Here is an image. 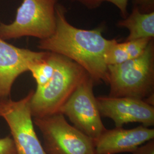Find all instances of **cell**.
Returning a JSON list of instances; mask_svg holds the SVG:
<instances>
[{"mask_svg":"<svg viewBox=\"0 0 154 154\" xmlns=\"http://www.w3.org/2000/svg\"><path fill=\"white\" fill-rule=\"evenodd\" d=\"M57 25L54 33L40 40L38 48L45 51L60 54L83 67L94 83H107L106 52L111 39L102 35V27L91 30L76 28L67 21L63 6H56Z\"/></svg>","mask_w":154,"mask_h":154,"instance_id":"1","label":"cell"},{"mask_svg":"<svg viewBox=\"0 0 154 154\" xmlns=\"http://www.w3.org/2000/svg\"><path fill=\"white\" fill-rule=\"evenodd\" d=\"M107 83L110 97L141 99L154 105V39L140 57L107 66Z\"/></svg>","mask_w":154,"mask_h":154,"instance_id":"2","label":"cell"},{"mask_svg":"<svg viewBox=\"0 0 154 154\" xmlns=\"http://www.w3.org/2000/svg\"><path fill=\"white\" fill-rule=\"evenodd\" d=\"M53 53V75L44 86L36 88L30 100L33 118H42L58 113L79 83L89 75L75 62L63 55Z\"/></svg>","mask_w":154,"mask_h":154,"instance_id":"3","label":"cell"},{"mask_svg":"<svg viewBox=\"0 0 154 154\" xmlns=\"http://www.w3.org/2000/svg\"><path fill=\"white\" fill-rule=\"evenodd\" d=\"M58 0H23L13 22L0 23V38L11 39L33 37L48 38L55 31Z\"/></svg>","mask_w":154,"mask_h":154,"instance_id":"4","label":"cell"},{"mask_svg":"<svg viewBox=\"0 0 154 154\" xmlns=\"http://www.w3.org/2000/svg\"><path fill=\"white\" fill-rule=\"evenodd\" d=\"M33 118L47 154H95L94 139L70 125L62 114Z\"/></svg>","mask_w":154,"mask_h":154,"instance_id":"5","label":"cell"},{"mask_svg":"<svg viewBox=\"0 0 154 154\" xmlns=\"http://www.w3.org/2000/svg\"><path fill=\"white\" fill-rule=\"evenodd\" d=\"M33 92L18 100L0 99V117L9 126L18 154H47L34 127L30 109Z\"/></svg>","mask_w":154,"mask_h":154,"instance_id":"6","label":"cell"},{"mask_svg":"<svg viewBox=\"0 0 154 154\" xmlns=\"http://www.w3.org/2000/svg\"><path fill=\"white\" fill-rule=\"evenodd\" d=\"M93 79L86 77L61 107L59 112L66 116L73 126L89 137L95 139L106 129L102 121Z\"/></svg>","mask_w":154,"mask_h":154,"instance_id":"7","label":"cell"},{"mask_svg":"<svg viewBox=\"0 0 154 154\" xmlns=\"http://www.w3.org/2000/svg\"><path fill=\"white\" fill-rule=\"evenodd\" d=\"M100 114L112 119L116 128L138 122L145 127L154 125V105L129 97L101 96L96 98Z\"/></svg>","mask_w":154,"mask_h":154,"instance_id":"8","label":"cell"},{"mask_svg":"<svg viewBox=\"0 0 154 154\" xmlns=\"http://www.w3.org/2000/svg\"><path fill=\"white\" fill-rule=\"evenodd\" d=\"M46 51L20 48L0 38V99L10 98L17 78L41 60Z\"/></svg>","mask_w":154,"mask_h":154,"instance_id":"9","label":"cell"},{"mask_svg":"<svg viewBox=\"0 0 154 154\" xmlns=\"http://www.w3.org/2000/svg\"><path fill=\"white\" fill-rule=\"evenodd\" d=\"M154 139V128L142 125L131 129H106L94 139L95 154L132 153L138 147Z\"/></svg>","mask_w":154,"mask_h":154,"instance_id":"10","label":"cell"},{"mask_svg":"<svg viewBox=\"0 0 154 154\" xmlns=\"http://www.w3.org/2000/svg\"><path fill=\"white\" fill-rule=\"evenodd\" d=\"M120 28H126L129 34L126 41L154 38V11L142 13L134 7L131 13L118 22Z\"/></svg>","mask_w":154,"mask_h":154,"instance_id":"11","label":"cell"},{"mask_svg":"<svg viewBox=\"0 0 154 154\" xmlns=\"http://www.w3.org/2000/svg\"><path fill=\"white\" fill-rule=\"evenodd\" d=\"M105 60L107 66H111L121 64L130 60V58L122 43L118 42L116 39H111L105 54Z\"/></svg>","mask_w":154,"mask_h":154,"instance_id":"12","label":"cell"},{"mask_svg":"<svg viewBox=\"0 0 154 154\" xmlns=\"http://www.w3.org/2000/svg\"><path fill=\"white\" fill-rule=\"evenodd\" d=\"M154 38H141L122 42L130 60L137 58L143 54L149 42Z\"/></svg>","mask_w":154,"mask_h":154,"instance_id":"13","label":"cell"},{"mask_svg":"<svg viewBox=\"0 0 154 154\" xmlns=\"http://www.w3.org/2000/svg\"><path fill=\"white\" fill-rule=\"evenodd\" d=\"M82 4L90 9H94L98 7L104 2H109L116 6L119 11L123 18H125L128 16L127 5L128 0H74Z\"/></svg>","mask_w":154,"mask_h":154,"instance_id":"14","label":"cell"},{"mask_svg":"<svg viewBox=\"0 0 154 154\" xmlns=\"http://www.w3.org/2000/svg\"><path fill=\"white\" fill-rule=\"evenodd\" d=\"M0 154H18L16 144L11 136L0 139Z\"/></svg>","mask_w":154,"mask_h":154,"instance_id":"15","label":"cell"},{"mask_svg":"<svg viewBox=\"0 0 154 154\" xmlns=\"http://www.w3.org/2000/svg\"><path fill=\"white\" fill-rule=\"evenodd\" d=\"M133 6L142 13H151L154 11V0H134Z\"/></svg>","mask_w":154,"mask_h":154,"instance_id":"16","label":"cell"},{"mask_svg":"<svg viewBox=\"0 0 154 154\" xmlns=\"http://www.w3.org/2000/svg\"><path fill=\"white\" fill-rule=\"evenodd\" d=\"M132 154H154V140H151L138 147Z\"/></svg>","mask_w":154,"mask_h":154,"instance_id":"17","label":"cell"}]
</instances>
